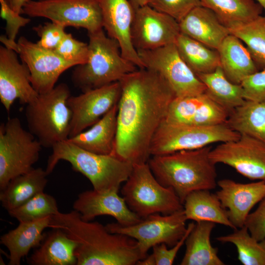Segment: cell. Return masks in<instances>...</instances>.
<instances>
[{"mask_svg":"<svg viewBox=\"0 0 265 265\" xmlns=\"http://www.w3.org/2000/svg\"><path fill=\"white\" fill-rule=\"evenodd\" d=\"M117 131L112 155L133 165L148 162L150 146L176 97L157 72L139 68L119 81Z\"/></svg>","mask_w":265,"mask_h":265,"instance_id":"obj_1","label":"cell"},{"mask_svg":"<svg viewBox=\"0 0 265 265\" xmlns=\"http://www.w3.org/2000/svg\"><path fill=\"white\" fill-rule=\"evenodd\" d=\"M51 224L77 243V265H134L144 258L135 239L111 233L98 222L84 220L74 210L53 215Z\"/></svg>","mask_w":265,"mask_h":265,"instance_id":"obj_2","label":"cell"},{"mask_svg":"<svg viewBox=\"0 0 265 265\" xmlns=\"http://www.w3.org/2000/svg\"><path fill=\"white\" fill-rule=\"evenodd\" d=\"M211 146L151 156L148 163L156 179L172 188L184 203L186 196L198 190H212L217 185L215 164L210 158Z\"/></svg>","mask_w":265,"mask_h":265,"instance_id":"obj_3","label":"cell"},{"mask_svg":"<svg viewBox=\"0 0 265 265\" xmlns=\"http://www.w3.org/2000/svg\"><path fill=\"white\" fill-rule=\"evenodd\" d=\"M46 171L51 174L58 162L65 160L72 169L86 177L98 192H118L120 185L131 174L133 165L112 155L95 154L84 150L68 139L52 148Z\"/></svg>","mask_w":265,"mask_h":265,"instance_id":"obj_4","label":"cell"},{"mask_svg":"<svg viewBox=\"0 0 265 265\" xmlns=\"http://www.w3.org/2000/svg\"><path fill=\"white\" fill-rule=\"evenodd\" d=\"M88 35V60L76 66L71 76L74 85L82 92L119 81L137 69L123 56L118 42L107 36L103 28Z\"/></svg>","mask_w":265,"mask_h":265,"instance_id":"obj_5","label":"cell"},{"mask_svg":"<svg viewBox=\"0 0 265 265\" xmlns=\"http://www.w3.org/2000/svg\"><path fill=\"white\" fill-rule=\"evenodd\" d=\"M70 96L68 85L61 83L26 105L25 116L28 131L42 147L52 149L69 139L72 113L67 101Z\"/></svg>","mask_w":265,"mask_h":265,"instance_id":"obj_6","label":"cell"},{"mask_svg":"<svg viewBox=\"0 0 265 265\" xmlns=\"http://www.w3.org/2000/svg\"><path fill=\"white\" fill-rule=\"evenodd\" d=\"M121 191L129 209L141 218L155 213L169 214L184 209L175 191L159 183L148 162L133 165Z\"/></svg>","mask_w":265,"mask_h":265,"instance_id":"obj_7","label":"cell"},{"mask_svg":"<svg viewBox=\"0 0 265 265\" xmlns=\"http://www.w3.org/2000/svg\"><path fill=\"white\" fill-rule=\"evenodd\" d=\"M240 134L226 124L199 126L163 120L151 142V156L199 149L216 142L238 139Z\"/></svg>","mask_w":265,"mask_h":265,"instance_id":"obj_8","label":"cell"},{"mask_svg":"<svg viewBox=\"0 0 265 265\" xmlns=\"http://www.w3.org/2000/svg\"><path fill=\"white\" fill-rule=\"evenodd\" d=\"M42 145L23 127L17 117L0 126V190L13 178L31 171L38 160Z\"/></svg>","mask_w":265,"mask_h":265,"instance_id":"obj_9","label":"cell"},{"mask_svg":"<svg viewBox=\"0 0 265 265\" xmlns=\"http://www.w3.org/2000/svg\"><path fill=\"white\" fill-rule=\"evenodd\" d=\"M22 14L47 18L65 27L85 28L88 33L103 28L99 0H27Z\"/></svg>","mask_w":265,"mask_h":265,"instance_id":"obj_10","label":"cell"},{"mask_svg":"<svg viewBox=\"0 0 265 265\" xmlns=\"http://www.w3.org/2000/svg\"><path fill=\"white\" fill-rule=\"evenodd\" d=\"M186 220L183 209L169 214H152L129 226L113 222L107 223L106 227L111 233L122 234L135 239L145 258L148 250L156 245H174L186 231Z\"/></svg>","mask_w":265,"mask_h":265,"instance_id":"obj_11","label":"cell"},{"mask_svg":"<svg viewBox=\"0 0 265 265\" xmlns=\"http://www.w3.org/2000/svg\"><path fill=\"white\" fill-rule=\"evenodd\" d=\"M137 52L144 68L160 75L176 97L195 96L205 92L206 86L182 58L175 43Z\"/></svg>","mask_w":265,"mask_h":265,"instance_id":"obj_12","label":"cell"},{"mask_svg":"<svg viewBox=\"0 0 265 265\" xmlns=\"http://www.w3.org/2000/svg\"><path fill=\"white\" fill-rule=\"evenodd\" d=\"M0 40L5 47L15 51L27 65L31 84L39 94L52 90L64 71L77 66L62 58L54 50L43 48L25 37H20L16 42L10 41L5 35H1Z\"/></svg>","mask_w":265,"mask_h":265,"instance_id":"obj_13","label":"cell"},{"mask_svg":"<svg viewBox=\"0 0 265 265\" xmlns=\"http://www.w3.org/2000/svg\"><path fill=\"white\" fill-rule=\"evenodd\" d=\"M210 158L249 179L265 181V143L254 137L240 134L236 140L221 142L211 149Z\"/></svg>","mask_w":265,"mask_h":265,"instance_id":"obj_14","label":"cell"},{"mask_svg":"<svg viewBox=\"0 0 265 265\" xmlns=\"http://www.w3.org/2000/svg\"><path fill=\"white\" fill-rule=\"evenodd\" d=\"M181 33L179 22L147 5L135 10L131 40L137 50H149L175 43Z\"/></svg>","mask_w":265,"mask_h":265,"instance_id":"obj_15","label":"cell"},{"mask_svg":"<svg viewBox=\"0 0 265 265\" xmlns=\"http://www.w3.org/2000/svg\"><path fill=\"white\" fill-rule=\"evenodd\" d=\"M120 95V83L117 81L70 96L67 101L72 113L69 138L98 121L118 103Z\"/></svg>","mask_w":265,"mask_h":265,"instance_id":"obj_16","label":"cell"},{"mask_svg":"<svg viewBox=\"0 0 265 265\" xmlns=\"http://www.w3.org/2000/svg\"><path fill=\"white\" fill-rule=\"evenodd\" d=\"M39 94L32 86L27 65L17 57V53L5 46H0V100L9 112L18 99L26 105L34 101Z\"/></svg>","mask_w":265,"mask_h":265,"instance_id":"obj_17","label":"cell"},{"mask_svg":"<svg viewBox=\"0 0 265 265\" xmlns=\"http://www.w3.org/2000/svg\"><path fill=\"white\" fill-rule=\"evenodd\" d=\"M103 26L109 37L119 44L123 56L138 68H144L131 40L135 9L129 0H99Z\"/></svg>","mask_w":265,"mask_h":265,"instance_id":"obj_18","label":"cell"},{"mask_svg":"<svg viewBox=\"0 0 265 265\" xmlns=\"http://www.w3.org/2000/svg\"><path fill=\"white\" fill-rule=\"evenodd\" d=\"M215 193L236 229L245 225L252 208L265 197V181L243 184L228 179L217 181Z\"/></svg>","mask_w":265,"mask_h":265,"instance_id":"obj_19","label":"cell"},{"mask_svg":"<svg viewBox=\"0 0 265 265\" xmlns=\"http://www.w3.org/2000/svg\"><path fill=\"white\" fill-rule=\"evenodd\" d=\"M228 112L205 93L195 96L176 97L171 103L166 121L199 126L225 124Z\"/></svg>","mask_w":265,"mask_h":265,"instance_id":"obj_20","label":"cell"},{"mask_svg":"<svg viewBox=\"0 0 265 265\" xmlns=\"http://www.w3.org/2000/svg\"><path fill=\"white\" fill-rule=\"evenodd\" d=\"M73 208L87 221L99 216L108 215L114 217L118 223L129 226L142 219L129 209L117 192H98L94 189L83 191L79 194Z\"/></svg>","mask_w":265,"mask_h":265,"instance_id":"obj_21","label":"cell"},{"mask_svg":"<svg viewBox=\"0 0 265 265\" xmlns=\"http://www.w3.org/2000/svg\"><path fill=\"white\" fill-rule=\"evenodd\" d=\"M179 23L181 33L216 50L230 34L216 14L202 5L193 9Z\"/></svg>","mask_w":265,"mask_h":265,"instance_id":"obj_22","label":"cell"},{"mask_svg":"<svg viewBox=\"0 0 265 265\" xmlns=\"http://www.w3.org/2000/svg\"><path fill=\"white\" fill-rule=\"evenodd\" d=\"M52 216L28 221L19 222L15 229L1 236L0 244L9 251V265H19L22 258L30 250L38 247L43 240L44 230L51 228Z\"/></svg>","mask_w":265,"mask_h":265,"instance_id":"obj_23","label":"cell"},{"mask_svg":"<svg viewBox=\"0 0 265 265\" xmlns=\"http://www.w3.org/2000/svg\"><path fill=\"white\" fill-rule=\"evenodd\" d=\"M118 104L114 106L89 129L68 140L87 151L112 155L117 131Z\"/></svg>","mask_w":265,"mask_h":265,"instance_id":"obj_24","label":"cell"},{"mask_svg":"<svg viewBox=\"0 0 265 265\" xmlns=\"http://www.w3.org/2000/svg\"><path fill=\"white\" fill-rule=\"evenodd\" d=\"M77 243L60 228L45 234L40 246L27 258L31 265H75Z\"/></svg>","mask_w":265,"mask_h":265,"instance_id":"obj_25","label":"cell"},{"mask_svg":"<svg viewBox=\"0 0 265 265\" xmlns=\"http://www.w3.org/2000/svg\"><path fill=\"white\" fill-rule=\"evenodd\" d=\"M217 51L222 69L232 83L240 84L246 77L258 71L248 49L233 34L224 39Z\"/></svg>","mask_w":265,"mask_h":265,"instance_id":"obj_26","label":"cell"},{"mask_svg":"<svg viewBox=\"0 0 265 265\" xmlns=\"http://www.w3.org/2000/svg\"><path fill=\"white\" fill-rule=\"evenodd\" d=\"M46 170L33 168L27 173L11 179L0 190V201L7 212L22 205L37 194L43 192L47 184Z\"/></svg>","mask_w":265,"mask_h":265,"instance_id":"obj_27","label":"cell"},{"mask_svg":"<svg viewBox=\"0 0 265 265\" xmlns=\"http://www.w3.org/2000/svg\"><path fill=\"white\" fill-rule=\"evenodd\" d=\"M215 224L209 221L195 223L187 237L181 265H224L218 257L217 248L212 246L211 235Z\"/></svg>","mask_w":265,"mask_h":265,"instance_id":"obj_28","label":"cell"},{"mask_svg":"<svg viewBox=\"0 0 265 265\" xmlns=\"http://www.w3.org/2000/svg\"><path fill=\"white\" fill-rule=\"evenodd\" d=\"M183 206L187 220L196 222H212L237 229L216 194L209 190H198L190 193L186 197Z\"/></svg>","mask_w":265,"mask_h":265,"instance_id":"obj_29","label":"cell"},{"mask_svg":"<svg viewBox=\"0 0 265 265\" xmlns=\"http://www.w3.org/2000/svg\"><path fill=\"white\" fill-rule=\"evenodd\" d=\"M226 124L240 134H246L265 143V101L245 100L231 112Z\"/></svg>","mask_w":265,"mask_h":265,"instance_id":"obj_30","label":"cell"},{"mask_svg":"<svg viewBox=\"0 0 265 265\" xmlns=\"http://www.w3.org/2000/svg\"><path fill=\"white\" fill-rule=\"evenodd\" d=\"M196 76L206 86L205 93L229 113L245 100L241 85L229 80L221 66L212 72Z\"/></svg>","mask_w":265,"mask_h":265,"instance_id":"obj_31","label":"cell"},{"mask_svg":"<svg viewBox=\"0 0 265 265\" xmlns=\"http://www.w3.org/2000/svg\"><path fill=\"white\" fill-rule=\"evenodd\" d=\"M175 45L182 58L196 75L212 72L221 66L217 50L185 34H179Z\"/></svg>","mask_w":265,"mask_h":265,"instance_id":"obj_32","label":"cell"},{"mask_svg":"<svg viewBox=\"0 0 265 265\" xmlns=\"http://www.w3.org/2000/svg\"><path fill=\"white\" fill-rule=\"evenodd\" d=\"M228 28L246 23L260 16L264 9L253 0H200Z\"/></svg>","mask_w":265,"mask_h":265,"instance_id":"obj_33","label":"cell"},{"mask_svg":"<svg viewBox=\"0 0 265 265\" xmlns=\"http://www.w3.org/2000/svg\"><path fill=\"white\" fill-rule=\"evenodd\" d=\"M222 243L235 245L238 260L244 265H265V238L257 240L247 228L243 227L234 230L230 234L216 238Z\"/></svg>","mask_w":265,"mask_h":265,"instance_id":"obj_34","label":"cell"},{"mask_svg":"<svg viewBox=\"0 0 265 265\" xmlns=\"http://www.w3.org/2000/svg\"><path fill=\"white\" fill-rule=\"evenodd\" d=\"M230 33L245 43L257 67L265 69V16L229 28Z\"/></svg>","mask_w":265,"mask_h":265,"instance_id":"obj_35","label":"cell"},{"mask_svg":"<svg viewBox=\"0 0 265 265\" xmlns=\"http://www.w3.org/2000/svg\"><path fill=\"white\" fill-rule=\"evenodd\" d=\"M54 197L40 192L22 205L8 212L19 222H28L52 216L59 212Z\"/></svg>","mask_w":265,"mask_h":265,"instance_id":"obj_36","label":"cell"},{"mask_svg":"<svg viewBox=\"0 0 265 265\" xmlns=\"http://www.w3.org/2000/svg\"><path fill=\"white\" fill-rule=\"evenodd\" d=\"M64 59L76 65L85 63L89 56L88 44L76 39L70 33H66L54 50Z\"/></svg>","mask_w":265,"mask_h":265,"instance_id":"obj_37","label":"cell"},{"mask_svg":"<svg viewBox=\"0 0 265 265\" xmlns=\"http://www.w3.org/2000/svg\"><path fill=\"white\" fill-rule=\"evenodd\" d=\"M149 5L179 23L193 9L202 5L200 0H151Z\"/></svg>","mask_w":265,"mask_h":265,"instance_id":"obj_38","label":"cell"},{"mask_svg":"<svg viewBox=\"0 0 265 265\" xmlns=\"http://www.w3.org/2000/svg\"><path fill=\"white\" fill-rule=\"evenodd\" d=\"M65 27L61 24L52 21L34 26L33 30L40 37L36 43L43 48L54 50L66 33Z\"/></svg>","mask_w":265,"mask_h":265,"instance_id":"obj_39","label":"cell"},{"mask_svg":"<svg viewBox=\"0 0 265 265\" xmlns=\"http://www.w3.org/2000/svg\"><path fill=\"white\" fill-rule=\"evenodd\" d=\"M240 84L243 88L245 100L265 101V69L249 75Z\"/></svg>","mask_w":265,"mask_h":265,"instance_id":"obj_40","label":"cell"},{"mask_svg":"<svg viewBox=\"0 0 265 265\" xmlns=\"http://www.w3.org/2000/svg\"><path fill=\"white\" fill-rule=\"evenodd\" d=\"M0 16L6 23L5 36L9 41H15L20 28L30 23V19L14 12L4 0H0Z\"/></svg>","mask_w":265,"mask_h":265,"instance_id":"obj_41","label":"cell"},{"mask_svg":"<svg viewBox=\"0 0 265 265\" xmlns=\"http://www.w3.org/2000/svg\"><path fill=\"white\" fill-rule=\"evenodd\" d=\"M194 225V222L189 223L184 235L170 248L168 249L167 247L168 246L165 243L157 244L152 247V253L155 257L156 265H171L173 264L179 251L185 243L186 240Z\"/></svg>","mask_w":265,"mask_h":265,"instance_id":"obj_42","label":"cell"},{"mask_svg":"<svg viewBox=\"0 0 265 265\" xmlns=\"http://www.w3.org/2000/svg\"><path fill=\"white\" fill-rule=\"evenodd\" d=\"M244 226L257 240L265 238V197L257 209L248 215Z\"/></svg>","mask_w":265,"mask_h":265,"instance_id":"obj_43","label":"cell"},{"mask_svg":"<svg viewBox=\"0 0 265 265\" xmlns=\"http://www.w3.org/2000/svg\"><path fill=\"white\" fill-rule=\"evenodd\" d=\"M8 5L16 13L21 14L22 8L27 0H4Z\"/></svg>","mask_w":265,"mask_h":265,"instance_id":"obj_44","label":"cell"},{"mask_svg":"<svg viewBox=\"0 0 265 265\" xmlns=\"http://www.w3.org/2000/svg\"><path fill=\"white\" fill-rule=\"evenodd\" d=\"M136 265H156V262L153 253L139 260Z\"/></svg>","mask_w":265,"mask_h":265,"instance_id":"obj_45","label":"cell"},{"mask_svg":"<svg viewBox=\"0 0 265 265\" xmlns=\"http://www.w3.org/2000/svg\"><path fill=\"white\" fill-rule=\"evenodd\" d=\"M135 10L149 5L151 0H129Z\"/></svg>","mask_w":265,"mask_h":265,"instance_id":"obj_46","label":"cell"},{"mask_svg":"<svg viewBox=\"0 0 265 265\" xmlns=\"http://www.w3.org/2000/svg\"><path fill=\"white\" fill-rule=\"evenodd\" d=\"M262 6L265 11V0H256Z\"/></svg>","mask_w":265,"mask_h":265,"instance_id":"obj_47","label":"cell"}]
</instances>
